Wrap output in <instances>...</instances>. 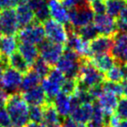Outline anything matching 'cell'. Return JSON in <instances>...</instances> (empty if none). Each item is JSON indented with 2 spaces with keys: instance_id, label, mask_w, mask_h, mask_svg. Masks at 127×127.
Returning a JSON list of instances; mask_svg holds the SVG:
<instances>
[{
  "instance_id": "cell-53",
  "label": "cell",
  "mask_w": 127,
  "mask_h": 127,
  "mask_svg": "<svg viewBox=\"0 0 127 127\" xmlns=\"http://www.w3.org/2000/svg\"><path fill=\"white\" fill-rule=\"evenodd\" d=\"M22 2H27V1H28V0H21Z\"/></svg>"
},
{
  "instance_id": "cell-39",
  "label": "cell",
  "mask_w": 127,
  "mask_h": 127,
  "mask_svg": "<svg viewBox=\"0 0 127 127\" xmlns=\"http://www.w3.org/2000/svg\"><path fill=\"white\" fill-rule=\"evenodd\" d=\"M0 127H13L11 117L5 108L0 110Z\"/></svg>"
},
{
  "instance_id": "cell-15",
  "label": "cell",
  "mask_w": 127,
  "mask_h": 127,
  "mask_svg": "<svg viewBox=\"0 0 127 127\" xmlns=\"http://www.w3.org/2000/svg\"><path fill=\"white\" fill-rule=\"evenodd\" d=\"M47 4L52 19L62 25L69 24V12L62 5L59 0H48Z\"/></svg>"
},
{
  "instance_id": "cell-14",
  "label": "cell",
  "mask_w": 127,
  "mask_h": 127,
  "mask_svg": "<svg viewBox=\"0 0 127 127\" xmlns=\"http://www.w3.org/2000/svg\"><path fill=\"white\" fill-rule=\"evenodd\" d=\"M20 93L25 101L30 104V106H43L48 102L47 97L41 85Z\"/></svg>"
},
{
  "instance_id": "cell-41",
  "label": "cell",
  "mask_w": 127,
  "mask_h": 127,
  "mask_svg": "<svg viewBox=\"0 0 127 127\" xmlns=\"http://www.w3.org/2000/svg\"><path fill=\"white\" fill-rule=\"evenodd\" d=\"M21 2V0H0V11L5 9H13Z\"/></svg>"
},
{
  "instance_id": "cell-35",
  "label": "cell",
  "mask_w": 127,
  "mask_h": 127,
  "mask_svg": "<svg viewBox=\"0 0 127 127\" xmlns=\"http://www.w3.org/2000/svg\"><path fill=\"white\" fill-rule=\"evenodd\" d=\"M103 88H104V92H111V93L116 95L117 97H123L124 92H123V86H122V83L117 84L112 83V82L109 81H104L103 83Z\"/></svg>"
},
{
  "instance_id": "cell-44",
  "label": "cell",
  "mask_w": 127,
  "mask_h": 127,
  "mask_svg": "<svg viewBox=\"0 0 127 127\" xmlns=\"http://www.w3.org/2000/svg\"><path fill=\"white\" fill-rule=\"evenodd\" d=\"M7 67H9V64H8V58H4L3 56H0V79L4 73V70Z\"/></svg>"
},
{
  "instance_id": "cell-27",
  "label": "cell",
  "mask_w": 127,
  "mask_h": 127,
  "mask_svg": "<svg viewBox=\"0 0 127 127\" xmlns=\"http://www.w3.org/2000/svg\"><path fill=\"white\" fill-rule=\"evenodd\" d=\"M41 82V78L33 71L31 69L25 75H24L22 80L21 86H20V92H26V91L32 89L36 86H38Z\"/></svg>"
},
{
  "instance_id": "cell-37",
  "label": "cell",
  "mask_w": 127,
  "mask_h": 127,
  "mask_svg": "<svg viewBox=\"0 0 127 127\" xmlns=\"http://www.w3.org/2000/svg\"><path fill=\"white\" fill-rule=\"evenodd\" d=\"M121 119H127V97H121L115 111Z\"/></svg>"
},
{
  "instance_id": "cell-30",
  "label": "cell",
  "mask_w": 127,
  "mask_h": 127,
  "mask_svg": "<svg viewBox=\"0 0 127 127\" xmlns=\"http://www.w3.org/2000/svg\"><path fill=\"white\" fill-rule=\"evenodd\" d=\"M74 31L81 38L87 42H91L99 35L93 24H90L79 29H74Z\"/></svg>"
},
{
  "instance_id": "cell-4",
  "label": "cell",
  "mask_w": 127,
  "mask_h": 127,
  "mask_svg": "<svg viewBox=\"0 0 127 127\" xmlns=\"http://www.w3.org/2000/svg\"><path fill=\"white\" fill-rule=\"evenodd\" d=\"M18 40L21 43H28L34 45H39L45 40L44 26L36 20L28 26L21 28L18 31Z\"/></svg>"
},
{
  "instance_id": "cell-45",
  "label": "cell",
  "mask_w": 127,
  "mask_h": 127,
  "mask_svg": "<svg viewBox=\"0 0 127 127\" xmlns=\"http://www.w3.org/2000/svg\"><path fill=\"white\" fill-rule=\"evenodd\" d=\"M117 32L118 33H127V23L117 19Z\"/></svg>"
},
{
  "instance_id": "cell-8",
  "label": "cell",
  "mask_w": 127,
  "mask_h": 127,
  "mask_svg": "<svg viewBox=\"0 0 127 127\" xmlns=\"http://www.w3.org/2000/svg\"><path fill=\"white\" fill-rule=\"evenodd\" d=\"M64 45L54 44L48 40H44L38 45L39 56L51 67L56 65L63 55Z\"/></svg>"
},
{
  "instance_id": "cell-49",
  "label": "cell",
  "mask_w": 127,
  "mask_h": 127,
  "mask_svg": "<svg viewBox=\"0 0 127 127\" xmlns=\"http://www.w3.org/2000/svg\"><path fill=\"white\" fill-rule=\"evenodd\" d=\"M25 127H47L43 123H33V122H29Z\"/></svg>"
},
{
  "instance_id": "cell-2",
  "label": "cell",
  "mask_w": 127,
  "mask_h": 127,
  "mask_svg": "<svg viewBox=\"0 0 127 127\" xmlns=\"http://www.w3.org/2000/svg\"><path fill=\"white\" fill-rule=\"evenodd\" d=\"M78 85L85 89L102 85L105 81L104 74L90 63L88 58H82L81 66L78 76Z\"/></svg>"
},
{
  "instance_id": "cell-52",
  "label": "cell",
  "mask_w": 127,
  "mask_h": 127,
  "mask_svg": "<svg viewBox=\"0 0 127 127\" xmlns=\"http://www.w3.org/2000/svg\"><path fill=\"white\" fill-rule=\"evenodd\" d=\"M85 2H86V3H88V4H90V3H92V1H94V0H84Z\"/></svg>"
},
{
  "instance_id": "cell-9",
  "label": "cell",
  "mask_w": 127,
  "mask_h": 127,
  "mask_svg": "<svg viewBox=\"0 0 127 127\" xmlns=\"http://www.w3.org/2000/svg\"><path fill=\"white\" fill-rule=\"evenodd\" d=\"M68 39L65 44V47L74 51L81 58H90L92 57V52L90 50V42L85 41L75 32L74 29L68 24L67 26Z\"/></svg>"
},
{
  "instance_id": "cell-42",
  "label": "cell",
  "mask_w": 127,
  "mask_h": 127,
  "mask_svg": "<svg viewBox=\"0 0 127 127\" xmlns=\"http://www.w3.org/2000/svg\"><path fill=\"white\" fill-rule=\"evenodd\" d=\"M121 123V118L116 114H112L107 120V126L109 127H118Z\"/></svg>"
},
{
  "instance_id": "cell-55",
  "label": "cell",
  "mask_w": 127,
  "mask_h": 127,
  "mask_svg": "<svg viewBox=\"0 0 127 127\" xmlns=\"http://www.w3.org/2000/svg\"><path fill=\"white\" fill-rule=\"evenodd\" d=\"M126 2H127V0H126Z\"/></svg>"
},
{
  "instance_id": "cell-16",
  "label": "cell",
  "mask_w": 127,
  "mask_h": 127,
  "mask_svg": "<svg viewBox=\"0 0 127 127\" xmlns=\"http://www.w3.org/2000/svg\"><path fill=\"white\" fill-rule=\"evenodd\" d=\"M118 102V97L114 94L107 92H104L102 95L97 99V104L103 110L107 118H109L111 115L115 113Z\"/></svg>"
},
{
  "instance_id": "cell-38",
  "label": "cell",
  "mask_w": 127,
  "mask_h": 127,
  "mask_svg": "<svg viewBox=\"0 0 127 127\" xmlns=\"http://www.w3.org/2000/svg\"><path fill=\"white\" fill-rule=\"evenodd\" d=\"M90 6L95 15L105 14L106 4L104 0H94L92 3H90Z\"/></svg>"
},
{
  "instance_id": "cell-6",
  "label": "cell",
  "mask_w": 127,
  "mask_h": 127,
  "mask_svg": "<svg viewBox=\"0 0 127 127\" xmlns=\"http://www.w3.org/2000/svg\"><path fill=\"white\" fill-rule=\"evenodd\" d=\"M43 26L45 37L48 41L63 45L66 44L68 39V32L64 25H62L52 18H50L43 23Z\"/></svg>"
},
{
  "instance_id": "cell-47",
  "label": "cell",
  "mask_w": 127,
  "mask_h": 127,
  "mask_svg": "<svg viewBox=\"0 0 127 127\" xmlns=\"http://www.w3.org/2000/svg\"><path fill=\"white\" fill-rule=\"evenodd\" d=\"M118 19L121 20V21L125 22V23H127V5L124 8V10L121 11V13L118 16Z\"/></svg>"
},
{
  "instance_id": "cell-29",
  "label": "cell",
  "mask_w": 127,
  "mask_h": 127,
  "mask_svg": "<svg viewBox=\"0 0 127 127\" xmlns=\"http://www.w3.org/2000/svg\"><path fill=\"white\" fill-rule=\"evenodd\" d=\"M106 13L112 18H118L127 5L126 0H106Z\"/></svg>"
},
{
  "instance_id": "cell-46",
  "label": "cell",
  "mask_w": 127,
  "mask_h": 127,
  "mask_svg": "<svg viewBox=\"0 0 127 127\" xmlns=\"http://www.w3.org/2000/svg\"><path fill=\"white\" fill-rule=\"evenodd\" d=\"M7 97H8V95L6 94V92L1 88V85H0V110L3 109V108L5 106Z\"/></svg>"
},
{
  "instance_id": "cell-10",
  "label": "cell",
  "mask_w": 127,
  "mask_h": 127,
  "mask_svg": "<svg viewBox=\"0 0 127 127\" xmlns=\"http://www.w3.org/2000/svg\"><path fill=\"white\" fill-rule=\"evenodd\" d=\"M20 30L14 9L0 11V34L2 36H15Z\"/></svg>"
},
{
  "instance_id": "cell-32",
  "label": "cell",
  "mask_w": 127,
  "mask_h": 127,
  "mask_svg": "<svg viewBox=\"0 0 127 127\" xmlns=\"http://www.w3.org/2000/svg\"><path fill=\"white\" fill-rule=\"evenodd\" d=\"M51 68L52 67H51V66H50L46 62H44L42 58H38L37 61L32 64V69L41 78H44L48 76L49 72L51 71Z\"/></svg>"
},
{
  "instance_id": "cell-48",
  "label": "cell",
  "mask_w": 127,
  "mask_h": 127,
  "mask_svg": "<svg viewBox=\"0 0 127 127\" xmlns=\"http://www.w3.org/2000/svg\"><path fill=\"white\" fill-rule=\"evenodd\" d=\"M122 70V72L124 75V78L125 80H127V63H124V64H118Z\"/></svg>"
},
{
  "instance_id": "cell-50",
  "label": "cell",
  "mask_w": 127,
  "mask_h": 127,
  "mask_svg": "<svg viewBox=\"0 0 127 127\" xmlns=\"http://www.w3.org/2000/svg\"><path fill=\"white\" fill-rule=\"evenodd\" d=\"M118 127H127V119L121 120V123H120V125Z\"/></svg>"
},
{
  "instance_id": "cell-43",
  "label": "cell",
  "mask_w": 127,
  "mask_h": 127,
  "mask_svg": "<svg viewBox=\"0 0 127 127\" xmlns=\"http://www.w3.org/2000/svg\"><path fill=\"white\" fill-rule=\"evenodd\" d=\"M63 125L64 127H86V125L78 123V122L72 120L71 118H65V119H64Z\"/></svg>"
},
{
  "instance_id": "cell-36",
  "label": "cell",
  "mask_w": 127,
  "mask_h": 127,
  "mask_svg": "<svg viewBox=\"0 0 127 127\" xmlns=\"http://www.w3.org/2000/svg\"><path fill=\"white\" fill-rule=\"evenodd\" d=\"M46 78H47L48 79L51 80L52 82H54V83L61 85V87H62V85H63L64 82L65 81V79H66L65 76H64L59 70L57 69V68H51V71L49 72V74H48V76L46 77Z\"/></svg>"
},
{
  "instance_id": "cell-1",
  "label": "cell",
  "mask_w": 127,
  "mask_h": 127,
  "mask_svg": "<svg viewBox=\"0 0 127 127\" xmlns=\"http://www.w3.org/2000/svg\"><path fill=\"white\" fill-rule=\"evenodd\" d=\"M5 109L13 127H24L29 123V106L20 92L8 96Z\"/></svg>"
},
{
  "instance_id": "cell-13",
  "label": "cell",
  "mask_w": 127,
  "mask_h": 127,
  "mask_svg": "<svg viewBox=\"0 0 127 127\" xmlns=\"http://www.w3.org/2000/svg\"><path fill=\"white\" fill-rule=\"evenodd\" d=\"M114 44V37L98 35L90 42V50L92 55L104 54L111 51Z\"/></svg>"
},
{
  "instance_id": "cell-17",
  "label": "cell",
  "mask_w": 127,
  "mask_h": 127,
  "mask_svg": "<svg viewBox=\"0 0 127 127\" xmlns=\"http://www.w3.org/2000/svg\"><path fill=\"white\" fill-rule=\"evenodd\" d=\"M16 17L19 28L28 26L36 21L35 15L26 2H21L16 7Z\"/></svg>"
},
{
  "instance_id": "cell-51",
  "label": "cell",
  "mask_w": 127,
  "mask_h": 127,
  "mask_svg": "<svg viewBox=\"0 0 127 127\" xmlns=\"http://www.w3.org/2000/svg\"><path fill=\"white\" fill-rule=\"evenodd\" d=\"M50 127H64L63 125H54V126H50Z\"/></svg>"
},
{
  "instance_id": "cell-22",
  "label": "cell",
  "mask_w": 127,
  "mask_h": 127,
  "mask_svg": "<svg viewBox=\"0 0 127 127\" xmlns=\"http://www.w3.org/2000/svg\"><path fill=\"white\" fill-rule=\"evenodd\" d=\"M18 49V53L23 57L24 59L32 67V64L37 61L39 57V51H38V48L37 47V45L28 44V43L19 42Z\"/></svg>"
},
{
  "instance_id": "cell-7",
  "label": "cell",
  "mask_w": 127,
  "mask_h": 127,
  "mask_svg": "<svg viewBox=\"0 0 127 127\" xmlns=\"http://www.w3.org/2000/svg\"><path fill=\"white\" fill-rule=\"evenodd\" d=\"M23 77V74L9 66L4 70L1 77V79H0L1 88L6 92L8 96L18 93L20 92V86H21Z\"/></svg>"
},
{
  "instance_id": "cell-31",
  "label": "cell",
  "mask_w": 127,
  "mask_h": 127,
  "mask_svg": "<svg viewBox=\"0 0 127 127\" xmlns=\"http://www.w3.org/2000/svg\"><path fill=\"white\" fill-rule=\"evenodd\" d=\"M104 78H105L106 81L117 83V84L122 83L123 81H125L123 72H122V70L118 64H116L111 69H110L104 74Z\"/></svg>"
},
{
  "instance_id": "cell-24",
  "label": "cell",
  "mask_w": 127,
  "mask_h": 127,
  "mask_svg": "<svg viewBox=\"0 0 127 127\" xmlns=\"http://www.w3.org/2000/svg\"><path fill=\"white\" fill-rule=\"evenodd\" d=\"M18 38L15 36H2L0 39V56L9 58L18 50Z\"/></svg>"
},
{
  "instance_id": "cell-40",
  "label": "cell",
  "mask_w": 127,
  "mask_h": 127,
  "mask_svg": "<svg viewBox=\"0 0 127 127\" xmlns=\"http://www.w3.org/2000/svg\"><path fill=\"white\" fill-rule=\"evenodd\" d=\"M59 1L61 2L62 5L65 8L67 11L71 9H75V8L82 5L84 3H85L84 0H59Z\"/></svg>"
},
{
  "instance_id": "cell-19",
  "label": "cell",
  "mask_w": 127,
  "mask_h": 127,
  "mask_svg": "<svg viewBox=\"0 0 127 127\" xmlns=\"http://www.w3.org/2000/svg\"><path fill=\"white\" fill-rule=\"evenodd\" d=\"M27 4L32 9L37 22L43 24L50 19V11L45 0H28Z\"/></svg>"
},
{
  "instance_id": "cell-25",
  "label": "cell",
  "mask_w": 127,
  "mask_h": 127,
  "mask_svg": "<svg viewBox=\"0 0 127 127\" xmlns=\"http://www.w3.org/2000/svg\"><path fill=\"white\" fill-rule=\"evenodd\" d=\"M8 64L10 67L13 68L23 75H25L31 70V66L18 52H15L8 58Z\"/></svg>"
},
{
  "instance_id": "cell-23",
  "label": "cell",
  "mask_w": 127,
  "mask_h": 127,
  "mask_svg": "<svg viewBox=\"0 0 127 127\" xmlns=\"http://www.w3.org/2000/svg\"><path fill=\"white\" fill-rule=\"evenodd\" d=\"M44 110V123L47 127L54 126L57 125H61L63 118L59 116L57 111L54 104L51 101H48L44 105H43Z\"/></svg>"
},
{
  "instance_id": "cell-3",
  "label": "cell",
  "mask_w": 127,
  "mask_h": 127,
  "mask_svg": "<svg viewBox=\"0 0 127 127\" xmlns=\"http://www.w3.org/2000/svg\"><path fill=\"white\" fill-rule=\"evenodd\" d=\"M82 58L74 51L64 47L63 55L57 63V69L59 70L66 78H78L81 66Z\"/></svg>"
},
{
  "instance_id": "cell-21",
  "label": "cell",
  "mask_w": 127,
  "mask_h": 127,
  "mask_svg": "<svg viewBox=\"0 0 127 127\" xmlns=\"http://www.w3.org/2000/svg\"><path fill=\"white\" fill-rule=\"evenodd\" d=\"M52 103L56 108L57 111L62 118L65 119L70 116L71 111V97L60 92L52 100Z\"/></svg>"
},
{
  "instance_id": "cell-33",
  "label": "cell",
  "mask_w": 127,
  "mask_h": 127,
  "mask_svg": "<svg viewBox=\"0 0 127 127\" xmlns=\"http://www.w3.org/2000/svg\"><path fill=\"white\" fill-rule=\"evenodd\" d=\"M78 85V78H66L61 87V92L67 96H72L75 94Z\"/></svg>"
},
{
  "instance_id": "cell-34",
  "label": "cell",
  "mask_w": 127,
  "mask_h": 127,
  "mask_svg": "<svg viewBox=\"0 0 127 127\" xmlns=\"http://www.w3.org/2000/svg\"><path fill=\"white\" fill-rule=\"evenodd\" d=\"M29 120L33 123L44 122V110L43 106H30L29 107Z\"/></svg>"
},
{
  "instance_id": "cell-12",
  "label": "cell",
  "mask_w": 127,
  "mask_h": 127,
  "mask_svg": "<svg viewBox=\"0 0 127 127\" xmlns=\"http://www.w3.org/2000/svg\"><path fill=\"white\" fill-rule=\"evenodd\" d=\"M111 55L117 64L127 63V33H117Z\"/></svg>"
},
{
  "instance_id": "cell-54",
  "label": "cell",
  "mask_w": 127,
  "mask_h": 127,
  "mask_svg": "<svg viewBox=\"0 0 127 127\" xmlns=\"http://www.w3.org/2000/svg\"><path fill=\"white\" fill-rule=\"evenodd\" d=\"M105 127H109V126H105Z\"/></svg>"
},
{
  "instance_id": "cell-28",
  "label": "cell",
  "mask_w": 127,
  "mask_h": 127,
  "mask_svg": "<svg viewBox=\"0 0 127 127\" xmlns=\"http://www.w3.org/2000/svg\"><path fill=\"white\" fill-rule=\"evenodd\" d=\"M41 87L44 90L48 101L52 102V100L61 92V85L54 83L51 80L44 78L41 81Z\"/></svg>"
},
{
  "instance_id": "cell-5",
  "label": "cell",
  "mask_w": 127,
  "mask_h": 127,
  "mask_svg": "<svg viewBox=\"0 0 127 127\" xmlns=\"http://www.w3.org/2000/svg\"><path fill=\"white\" fill-rule=\"evenodd\" d=\"M69 25L73 29H79L85 25L92 24L95 14L91 9L90 4L84 3L82 5L68 11Z\"/></svg>"
},
{
  "instance_id": "cell-20",
  "label": "cell",
  "mask_w": 127,
  "mask_h": 127,
  "mask_svg": "<svg viewBox=\"0 0 127 127\" xmlns=\"http://www.w3.org/2000/svg\"><path fill=\"white\" fill-rule=\"evenodd\" d=\"M92 112H93V104L88 103V104H80L79 106L73 109L70 116L71 119L78 123L88 125L92 118Z\"/></svg>"
},
{
  "instance_id": "cell-18",
  "label": "cell",
  "mask_w": 127,
  "mask_h": 127,
  "mask_svg": "<svg viewBox=\"0 0 127 127\" xmlns=\"http://www.w3.org/2000/svg\"><path fill=\"white\" fill-rule=\"evenodd\" d=\"M88 58L92 65L104 74H105L110 69H111L117 64L112 56L111 54H108V53L92 55V57Z\"/></svg>"
},
{
  "instance_id": "cell-26",
  "label": "cell",
  "mask_w": 127,
  "mask_h": 127,
  "mask_svg": "<svg viewBox=\"0 0 127 127\" xmlns=\"http://www.w3.org/2000/svg\"><path fill=\"white\" fill-rule=\"evenodd\" d=\"M107 119L103 110L95 103L93 104V112L87 127H105L107 126Z\"/></svg>"
},
{
  "instance_id": "cell-11",
  "label": "cell",
  "mask_w": 127,
  "mask_h": 127,
  "mask_svg": "<svg viewBox=\"0 0 127 127\" xmlns=\"http://www.w3.org/2000/svg\"><path fill=\"white\" fill-rule=\"evenodd\" d=\"M92 24L100 35L115 37L118 33L116 19L108 14L95 15Z\"/></svg>"
}]
</instances>
